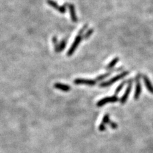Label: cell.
I'll list each match as a JSON object with an SVG mask.
<instances>
[{"instance_id":"cell-5","label":"cell","mask_w":153,"mask_h":153,"mask_svg":"<svg viewBox=\"0 0 153 153\" xmlns=\"http://www.w3.org/2000/svg\"><path fill=\"white\" fill-rule=\"evenodd\" d=\"M133 80L132 79L128 80V87L126 89V91L124 93V94L122 96V97L120 99V103L121 104H124L126 101L128 99V97L129 95L130 94L131 92V88H132V84H133Z\"/></svg>"},{"instance_id":"cell-17","label":"cell","mask_w":153,"mask_h":153,"mask_svg":"<svg viewBox=\"0 0 153 153\" xmlns=\"http://www.w3.org/2000/svg\"><path fill=\"white\" fill-rule=\"evenodd\" d=\"M110 121H111V120H110V118H109V114H107L104 116L102 123H103L104 124H108Z\"/></svg>"},{"instance_id":"cell-19","label":"cell","mask_w":153,"mask_h":153,"mask_svg":"<svg viewBox=\"0 0 153 153\" xmlns=\"http://www.w3.org/2000/svg\"><path fill=\"white\" fill-rule=\"evenodd\" d=\"M105 130H106V126H105V124H104L103 123H101V124H100L99 126V130L101 131H103Z\"/></svg>"},{"instance_id":"cell-8","label":"cell","mask_w":153,"mask_h":153,"mask_svg":"<svg viewBox=\"0 0 153 153\" xmlns=\"http://www.w3.org/2000/svg\"><path fill=\"white\" fill-rule=\"evenodd\" d=\"M67 7H68L69 8V12H70V15L71 21H72L74 22H76L78 21V18L76 17V12H75V8L74 5V4H70L68 3V4H67Z\"/></svg>"},{"instance_id":"cell-15","label":"cell","mask_w":153,"mask_h":153,"mask_svg":"<svg viewBox=\"0 0 153 153\" xmlns=\"http://www.w3.org/2000/svg\"><path fill=\"white\" fill-rule=\"evenodd\" d=\"M94 32V29H89V30H88L87 31H86V33H85V34L83 35V39H88V38L92 35V34Z\"/></svg>"},{"instance_id":"cell-13","label":"cell","mask_w":153,"mask_h":153,"mask_svg":"<svg viewBox=\"0 0 153 153\" xmlns=\"http://www.w3.org/2000/svg\"><path fill=\"white\" fill-rule=\"evenodd\" d=\"M126 83H128V80H124L123 82H122V83L118 86L117 89H116V91H115V95L117 96L119 93V92L121 91L122 89L124 88V85H125Z\"/></svg>"},{"instance_id":"cell-7","label":"cell","mask_w":153,"mask_h":153,"mask_svg":"<svg viewBox=\"0 0 153 153\" xmlns=\"http://www.w3.org/2000/svg\"><path fill=\"white\" fill-rule=\"evenodd\" d=\"M75 84H85L88 85H94L97 84V81L86 79H76L74 80Z\"/></svg>"},{"instance_id":"cell-1","label":"cell","mask_w":153,"mask_h":153,"mask_svg":"<svg viewBox=\"0 0 153 153\" xmlns=\"http://www.w3.org/2000/svg\"><path fill=\"white\" fill-rule=\"evenodd\" d=\"M128 74H129V71H123V72H122L121 74H119V75H117L116 76H115L114 77L111 79L109 80L106 81V82H103L101 83V84H100V88H106V87H108V86L114 84L115 82H116L117 81L122 79L124 77H125V76L127 75H128Z\"/></svg>"},{"instance_id":"cell-18","label":"cell","mask_w":153,"mask_h":153,"mask_svg":"<svg viewBox=\"0 0 153 153\" xmlns=\"http://www.w3.org/2000/svg\"><path fill=\"white\" fill-rule=\"evenodd\" d=\"M108 124L110 125V126L111 127V128L114 129V130H116V129H117L118 127V125L116 123L111 121H110V122L108 123Z\"/></svg>"},{"instance_id":"cell-6","label":"cell","mask_w":153,"mask_h":153,"mask_svg":"<svg viewBox=\"0 0 153 153\" xmlns=\"http://www.w3.org/2000/svg\"><path fill=\"white\" fill-rule=\"evenodd\" d=\"M141 74H138L135 77L136 81V88H135V92L134 94V98L135 100H138L140 97V95L142 92V88H141V84L140 82V79L141 77Z\"/></svg>"},{"instance_id":"cell-12","label":"cell","mask_w":153,"mask_h":153,"mask_svg":"<svg viewBox=\"0 0 153 153\" xmlns=\"http://www.w3.org/2000/svg\"><path fill=\"white\" fill-rule=\"evenodd\" d=\"M66 45V39H63L59 44L58 49H57V52H61L63 51L65 49Z\"/></svg>"},{"instance_id":"cell-14","label":"cell","mask_w":153,"mask_h":153,"mask_svg":"<svg viewBox=\"0 0 153 153\" xmlns=\"http://www.w3.org/2000/svg\"><path fill=\"white\" fill-rule=\"evenodd\" d=\"M111 73H112V71H110V72H108V73H106V74H103V75H100V76H97V78H96V80H96V81H98V82H99V81H102V80H104L105 79H106L107 77H108V76L111 75Z\"/></svg>"},{"instance_id":"cell-16","label":"cell","mask_w":153,"mask_h":153,"mask_svg":"<svg viewBox=\"0 0 153 153\" xmlns=\"http://www.w3.org/2000/svg\"><path fill=\"white\" fill-rule=\"evenodd\" d=\"M52 42H53V44L54 45L55 52H57V49H58V46H59V43H58V40H57V38L56 36H54L52 38Z\"/></svg>"},{"instance_id":"cell-9","label":"cell","mask_w":153,"mask_h":153,"mask_svg":"<svg viewBox=\"0 0 153 153\" xmlns=\"http://www.w3.org/2000/svg\"><path fill=\"white\" fill-rule=\"evenodd\" d=\"M142 77H143V81H144V84L146 85L147 89L149 91L151 94H153V85L152 84L151 80H149V78H148V76L146 75H143Z\"/></svg>"},{"instance_id":"cell-4","label":"cell","mask_w":153,"mask_h":153,"mask_svg":"<svg viewBox=\"0 0 153 153\" xmlns=\"http://www.w3.org/2000/svg\"><path fill=\"white\" fill-rule=\"evenodd\" d=\"M119 100L118 97L117 96L114 95L112 96V97H105L102 100H100V101H98L97 103V106L98 107H102L103 105H105V104L107 103H115L117 102Z\"/></svg>"},{"instance_id":"cell-10","label":"cell","mask_w":153,"mask_h":153,"mask_svg":"<svg viewBox=\"0 0 153 153\" xmlns=\"http://www.w3.org/2000/svg\"><path fill=\"white\" fill-rule=\"evenodd\" d=\"M54 87L57 89L63 91L65 92H68L71 90V87L69 85L64 84L61 83H56L54 85Z\"/></svg>"},{"instance_id":"cell-2","label":"cell","mask_w":153,"mask_h":153,"mask_svg":"<svg viewBox=\"0 0 153 153\" xmlns=\"http://www.w3.org/2000/svg\"><path fill=\"white\" fill-rule=\"evenodd\" d=\"M82 39H83V35H80V34H79V33H78L77 36H76V37L75 38V40H74V41L73 42L72 45H71V47H70V48L69 49L68 52H67V56H71V55H72L74 53L75 50L77 49L78 46L79 45L80 42L82 41Z\"/></svg>"},{"instance_id":"cell-3","label":"cell","mask_w":153,"mask_h":153,"mask_svg":"<svg viewBox=\"0 0 153 153\" xmlns=\"http://www.w3.org/2000/svg\"><path fill=\"white\" fill-rule=\"evenodd\" d=\"M47 3L49 6L54 8L61 13H65L66 11V7L67 4H68V3H64L63 6H59L58 3L54 1V0H47Z\"/></svg>"},{"instance_id":"cell-11","label":"cell","mask_w":153,"mask_h":153,"mask_svg":"<svg viewBox=\"0 0 153 153\" xmlns=\"http://www.w3.org/2000/svg\"><path fill=\"white\" fill-rule=\"evenodd\" d=\"M119 61V57H115L114 59H112L111 61V63H110L108 65L106 66V67H105V69H106V70H111V69H112L114 67V66L118 63Z\"/></svg>"}]
</instances>
